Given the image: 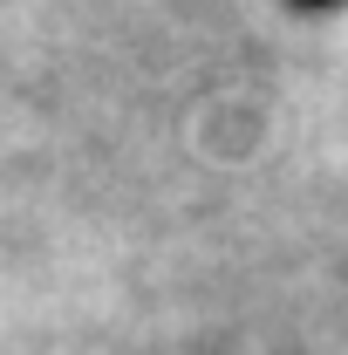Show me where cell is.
<instances>
[{
  "label": "cell",
  "instance_id": "obj_1",
  "mask_svg": "<svg viewBox=\"0 0 348 355\" xmlns=\"http://www.w3.org/2000/svg\"><path fill=\"white\" fill-rule=\"evenodd\" d=\"M287 7H301V14H328V7H342V0H287Z\"/></svg>",
  "mask_w": 348,
  "mask_h": 355
}]
</instances>
